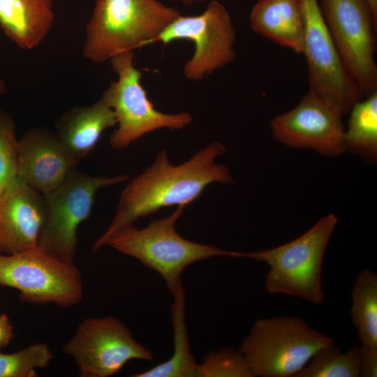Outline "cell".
<instances>
[{
    "label": "cell",
    "instance_id": "ffe728a7",
    "mask_svg": "<svg viewBox=\"0 0 377 377\" xmlns=\"http://www.w3.org/2000/svg\"><path fill=\"white\" fill-rule=\"evenodd\" d=\"M344 130L346 151L368 163L377 160V91L357 101L351 108Z\"/></svg>",
    "mask_w": 377,
    "mask_h": 377
},
{
    "label": "cell",
    "instance_id": "52a82bcc",
    "mask_svg": "<svg viewBox=\"0 0 377 377\" xmlns=\"http://www.w3.org/2000/svg\"><path fill=\"white\" fill-rule=\"evenodd\" d=\"M128 175L92 176L76 170L45 195L47 214L38 246L57 258L73 263L80 225L89 218L96 192L126 182Z\"/></svg>",
    "mask_w": 377,
    "mask_h": 377
},
{
    "label": "cell",
    "instance_id": "44dd1931",
    "mask_svg": "<svg viewBox=\"0 0 377 377\" xmlns=\"http://www.w3.org/2000/svg\"><path fill=\"white\" fill-rule=\"evenodd\" d=\"M350 311L362 346L377 347V274L360 271L353 283Z\"/></svg>",
    "mask_w": 377,
    "mask_h": 377
},
{
    "label": "cell",
    "instance_id": "277c9868",
    "mask_svg": "<svg viewBox=\"0 0 377 377\" xmlns=\"http://www.w3.org/2000/svg\"><path fill=\"white\" fill-rule=\"evenodd\" d=\"M337 224V216L330 214L297 238L271 249L242 252V258L269 265L264 287L269 294L283 293L322 304V263Z\"/></svg>",
    "mask_w": 377,
    "mask_h": 377
},
{
    "label": "cell",
    "instance_id": "ba28073f",
    "mask_svg": "<svg viewBox=\"0 0 377 377\" xmlns=\"http://www.w3.org/2000/svg\"><path fill=\"white\" fill-rule=\"evenodd\" d=\"M0 286L17 290L22 302L54 303L63 308L77 304L83 296L82 275L73 263L38 246L10 254L0 252Z\"/></svg>",
    "mask_w": 377,
    "mask_h": 377
},
{
    "label": "cell",
    "instance_id": "d6986e66",
    "mask_svg": "<svg viewBox=\"0 0 377 377\" xmlns=\"http://www.w3.org/2000/svg\"><path fill=\"white\" fill-rule=\"evenodd\" d=\"M171 305L173 352L165 362L133 377H195L198 363L192 353L186 323L185 292L182 283L175 290Z\"/></svg>",
    "mask_w": 377,
    "mask_h": 377
},
{
    "label": "cell",
    "instance_id": "ac0fdd59",
    "mask_svg": "<svg viewBox=\"0 0 377 377\" xmlns=\"http://www.w3.org/2000/svg\"><path fill=\"white\" fill-rule=\"evenodd\" d=\"M249 21L257 34L303 54L304 24L300 0H258Z\"/></svg>",
    "mask_w": 377,
    "mask_h": 377
},
{
    "label": "cell",
    "instance_id": "484cf974",
    "mask_svg": "<svg viewBox=\"0 0 377 377\" xmlns=\"http://www.w3.org/2000/svg\"><path fill=\"white\" fill-rule=\"evenodd\" d=\"M359 376L362 377L377 376V347H360Z\"/></svg>",
    "mask_w": 377,
    "mask_h": 377
},
{
    "label": "cell",
    "instance_id": "30bf717a",
    "mask_svg": "<svg viewBox=\"0 0 377 377\" xmlns=\"http://www.w3.org/2000/svg\"><path fill=\"white\" fill-rule=\"evenodd\" d=\"M176 40H189L194 45L192 57L186 62L184 76L201 81L236 57V31L226 6L216 0L209 2L197 15H180L157 37L155 43L167 45Z\"/></svg>",
    "mask_w": 377,
    "mask_h": 377
},
{
    "label": "cell",
    "instance_id": "7a4b0ae2",
    "mask_svg": "<svg viewBox=\"0 0 377 377\" xmlns=\"http://www.w3.org/2000/svg\"><path fill=\"white\" fill-rule=\"evenodd\" d=\"M181 13L157 0H95L86 25L84 57L94 63L154 43Z\"/></svg>",
    "mask_w": 377,
    "mask_h": 377
},
{
    "label": "cell",
    "instance_id": "7c38bea8",
    "mask_svg": "<svg viewBox=\"0 0 377 377\" xmlns=\"http://www.w3.org/2000/svg\"><path fill=\"white\" fill-rule=\"evenodd\" d=\"M63 352L74 359L84 377L111 376L130 360L154 358L128 327L113 316L84 320Z\"/></svg>",
    "mask_w": 377,
    "mask_h": 377
},
{
    "label": "cell",
    "instance_id": "3957f363",
    "mask_svg": "<svg viewBox=\"0 0 377 377\" xmlns=\"http://www.w3.org/2000/svg\"><path fill=\"white\" fill-rule=\"evenodd\" d=\"M185 207L179 205L168 216L153 220L142 229L134 225L124 228L105 245L156 272L171 295L182 283L181 275L191 264L216 256L240 257V252L223 250L182 237L175 225Z\"/></svg>",
    "mask_w": 377,
    "mask_h": 377
},
{
    "label": "cell",
    "instance_id": "cb8c5ba5",
    "mask_svg": "<svg viewBox=\"0 0 377 377\" xmlns=\"http://www.w3.org/2000/svg\"><path fill=\"white\" fill-rule=\"evenodd\" d=\"M195 377H253L239 350L222 347L204 355L198 364Z\"/></svg>",
    "mask_w": 377,
    "mask_h": 377
},
{
    "label": "cell",
    "instance_id": "d4e9b609",
    "mask_svg": "<svg viewBox=\"0 0 377 377\" xmlns=\"http://www.w3.org/2000/svg\"><path fill=\"white\" fill-rule=\"evenodd\" d=\"M18 138L10 114L0 108V195L17 171Z\"/></svg>",
    "mask_w": 377,
    "mask_h": 377
},
{
    "label": "cell",
    "instance_id": "9a60e30c",
    "mask_svg": "<svg viewBox=\"0 0 377 377\" xmlns=\"http://www.w3.org/2000/svg\"><path fill=\"white\" fill-rule=\"evenodd\" d=\"M77 164L47 128H31L18 139L17 176L44 195L57 188Z\"/></svg>",
    "mask_w": 377,
    "mask_h": 377
},
{
    "label": "cell",
    "instance_id": "603a6c76",
    "mask_svg": "<svg viewBox=\"0 0 377 377\" xmlns=\"http://www.w3.org/2000/svg\"><path fill=\"white\" fill-rule=\"evenodd\" d=\"M53 359L47 344L37 343L13 353H0V377H34Z\"/></svg>",
    "mask_w": 377,
    "mask_h": 377
},
{
    "label": "cell",
    "instance_id": "5b68a950",
    "mask_svg": "<svg viewBox=\"0 0 377 377\" xmlns=\"http://www.w3.org/2000/svg\"><path fill=\"white\" fill-rule=\"evenodd\" d=\"M333 343L300 318L277 316L257 320L239 350L253 377H294L318 350Z\"/></svg>",
    "mask_w": 377,
    "mask_h": 377
},
{
    "label": "cell",
    "instance_id": "2e32d148",
    "mask_svg": "<svg viewBox=\"0 0 377 377\" xmlns=\"http://www.w3.org/2000/svg\"><path fill=\"white\" fill-rule=\"evenodd\" d=\"M117 126L112 109L101 98L87 106L73 107L59 117L55 135L78 163L95 149L102 133Z\"/></svg>",
    "mask_w": 377,
    "mask_h": 377
},
{
    "label": "cell",
    "instance_id": "4316f807",
    "mask_svg": "<svg viewBox=\"0 0 377 377\" xmlns=\"http://www.w3.org/2000/svg\"><path fill=\"white\" fill-rule=\"evenodd\" d=\"M13 327L8 316L0 313V348L9 345L13 339Z\"/></svg>",
    "mask_w": 377,
    "mask_h": 377
},
{
    "label": "cell",
    "instance_id": "e0dca14e",
    "mask_svg": "<svg viewBox=\"0 0 377 377\" xmlns=\"http://www.w3.org/2000/svg\"><path fill=\"white\" fill-rule=\"evenodd\" d=\"M54 21L53 0H0V28L22 50L39 46Z\"/></svg>",
    "mask_w": 377,
    "mask_h": 377
},
{
    "label": "cell",
    "instance_id": "f1b7e54d",
    "mask_svg": "<svg viewBox=\"0 0 377 377\" xmlns=\"http://www.w3.org/2000/svg\"><path fill=\"white\" fill-rule=\"evenodd\" d=\"M170 1L184 3V4H186V5H192V4H195V3H202V2H204V1H207L208 0H170Z\"/></svg>",
    "mask_w": 377,
    "mask_h": 377
},
{
    "label": "cell",
    "instance_id": "83f0119b",
    "mask_svg": "<svg viewBox=\"0 0 377 377\" xmlns=\"http://www.w3.org/2000/svg\"><path fill=\"white\" fill-rule=\"evenodd\" d=\"M369 5L374 15L377 19V0H366Z\"/></svg>",
    "mask_w": 377,
    "mask_h": 377
},
{
    "label": "cell",
    "instance_id": "4fadbf2b",
    "mask_svg": "<svg viewBox=\"0 0 377 377\" xmlns=\"http://www.w3.org/2000/svg\"><path fill=\"white\" fill-rule=\"evenodd\" d=\"M342 116L309 90L293 109L274 117L270 128L274 138L293 148L311 149L326 157L343 154Z\"/></svg>",
    "mask_w": 377,
    "mask_h": 377
},
{
    "label": "cell",
    "instance_id": "9c48e42d",
    "mask_svg": "<svg viewBox=\"0 0 377 377\" xmlns=\"http://www.w3.org/2000/svg\"><path fill=\"white\" fill-rule=\"evenodd\" d=\"M325 22L348 75L365 97L377 91V19L366 0H320Z\"/></svg>",
    "mask_w": 377,
    "mask_h": 377
},
{
    "label": "cell",
    "instance_id": "8fae6325",
    "mask_svg": "<svg viewBox=\"0 0 377 377\" xmlns=\"http://www.w3.org/2000/svg\"><path fill=\"white\" fill-rule=\"evenodd\" d=\"M304 24V52L309 90L341 116L363 96L339 58L318 0H300Z\"/></svg>",
    "mask_w": 377,
    "mask_h": 377
},
{
    "label": "cell",
    "instance_id": "f546056e",
    "mask_svg": "<svg viewBox=\"0 0 377 377\" xmlns=\"http://www.w3.org/2000/svg\"><path fill=\"white\" fill-rule=\"evenodd\" d=\"M6 91V85L5 82L0 78V96L5 94Z\"/></svg>",
    "mask_w": 377,
    "mask_h": 377
},
{
    "label": "cell",
    "instance_id": "5bb4252c",
    "mask_svg": "<svg viewBox=\"0 0 377 377\" xmlns=\"http://www.w3.org/2000/svg\"><path fill=\"white\" fill-rule=\"evenodd\" d=\"M46 214L45 195L15 177L0 195V252L38 246Z\"/></svg>",
    "mask_w": 377,
    "mask_h": 377
},
{
    "label": "cell",
    "instance_id": "7402d4cb",
    "mask_svg": "<svg viewBox=\"0 0 377 377\" xmlns=\"http://www.w3.org/2000/svg\"><path fill=\"white\" fill-rule=\"evenodd\" d=\"M360 347L342 353L334 343L320 348L294 377H357Z\"/></svg>",
    "mask_w": 377,
    "mask_h": 377
},
{
    "label": "cell",
    "instance_id": "8992f818",
    "mask_svg": "<svg viewBox=\"0 0 377 377\" xmlns=\"http://www.w3.org/2000/svg\"><path fill=\"white\" fill-rule=\"evenodd\" d=\"M117 80L112 81L101 98L112 109L117 128L110 137L114 149H124L146 134L162 128L182 129L193 121L187 112L167 114L156 109L141 84L142 73L134 65L133 51L110 60Z\"/></svg>",
    "mask_w": 377,
    "mask_h": 377
},
{
    "label": "cell",
    "instance_id": "6da1fadb",
    "mask_svg": "<svg viewBox=\"0 0 377 377\" xmlns=\"http://www.w3.org/2000/svg\"><path fill=\"white\" fill-rule=\"evenodd\" d=\"M226 151L221 142L214 141L186 161L172 165L167 151L161 150L153 163L124 187L110 224L96 239L92 251L105 246L117 232L140 218L164 207L187 206L212 183H230L232 175L228 168L216 162Z\"/></svg>",
    "mask_w": 377,
    "mask_h": 377
}]
</instances>
